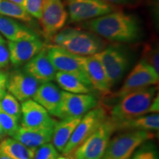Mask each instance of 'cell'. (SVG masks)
<instances>
[{
  "instance_id": "obj_13",
  "label": "cell",
  "mask_w": 159,
  "mask_h": 159,
  "mask_svg": "<svg viewBox=\"0 0 159 159\" xmlns=\"http://www.w3.org/2000/svg\"><path fill=\"white\" fill-rule=\"evenodd\" d=\"M21 127L25 129L39 130L55 127L57 123L47 111L33 99L21 102Z\"/></svg>"
},
{
  "instance_id": "obj_24",
  "label": "cell",
  "mask_w": 159,
  "mask_h": 159,
  "mask_svg": "<svg viewBox=\"0 0 159 159\" xmlns=\"http://www.w3.org/2000/svg\"><path fill=\"white\" fill-rule=\"evenodd\" d=\"M36 149L28 148L13 138H5L0 142V152L12 159H33Z\"/></svg>"
},
{
  "instance_id": "obj_32",
  "label": "cell",
  "mask_w": 159,
  "mask_h": 159,
  "mask_svg": "<svg viewBox=\"0 0 159 159\" xmlns=\"http://www.w3.org/2000/svg\"><path fill=\"white\" fill-rule=\"evenodd\" d=\"M10 63V53L7 43H0V70L7 68Z\"/></svg>"
},
{
  "instance_id": "obj_19",
  "label": "cell",
  "mask_w": 159,
  "mask_h": 159,
  "mask_svg": "<svg viewBox=\"0 0 159 159\" xmlns=\"http://www.w3.org/2000/svg\"><path fill=\"white\" fill-rule=\"evenodd\" d=\"M0 34L9 41L40 38L34 30L25 23L2 15H0Z\"/></svg>"
},
{
  "instance_id": "obj_14",
  "label": "cell",
  "mask_w": 159,
  "mask_h": 159,
  "mask_svg": "<svg viewBox=\"0 0 159 159\" xmlns=\"http://www.w3.org/2000/svg\"><path fill=\"white\" fill-rule=\"evenodd\" d=\"M40 85L35 78L23 69H16L8 73L7 90L19 102L33 98Z\"/></svg>"
},
{
  "instance_id": "obj_26",
  "label": "cell",
  "mask_w": 159,
  "mask_h": 159,
  "mask_svg": "<svg viewBox=\"0 0 159 159\" xmlns=\"http://www.w3.org/2000/svg\"><path fill=\"white\" fill-rule=\"evenodd\" d=\"M0 109L6 114L11 115L20 120L21 115V105L13 95L7 92L0 100Z\"/></svg>"
},
{
  "instance_id": "obj_40",
  "label": "cell",
  "mask_w": 159,
  "mask_h": 159,
  "mask_svg": "<svg viewBox=\"0 0 159 159\" xmlns=\"http://www.w3.org/2000/svg\"><path fill=\"white\" fill-rule=\"evenodd\" d=\"M0 43H6V41L1 34H0Z\"/></svg>"
},
{
  "instance_id": "obj_23",
  "label": "cell",
  "mask_w": 159,
  "mask_h": 159,
  "mask_svg": "<svg viewBox=\"0 0 159 159\" xmlns=\"http://www.w3.org/2000/svg\"><path fill=\"white\" fill-rule=\"evenodd\" d=\"M159 128L158 114H152L139 116L138 118L125 121L115 125L116 130H142L158 131Z\"/></svg>"
},
{
  "instance_id": "obj_38",
  "label": "cell",
  "mask_w": 159,
  "mask_h": 159,
  "mask_svg": "<svg viewBox=\"0 0 159 159\" xmlns=\"http://www.w3.org/2000/svg\"><path fill=\"white\" fill-rule=\"evenodd\" d=\"M56 159H75L71 155L69 156H58Z\"/></svg>"
},
{
  "instance_id": "obj_25",
  "label": "cell",
  "mask_w": 159,
  "mask_h": 159,
  "mask_svg": "<svg viewBox=\"0 0 159 159\" xmlns=\"http://www.w3.org/2000/svg\"><path fill=\"white\" fill-rule=\"evenodd\" d=\"M0 15L30 25H33L35 21L22 6L7 0H0Z\"/></svg>"
},
{
  "instance_id": "obj_36",
  "label": "cell",
  "mask_w": 159,
  "mask_h": 159,
  "mask_svg": "<svg viewBox=\"0 0 159 159\" xmlns=\"http://www.w3.org/2000/svg\"><path fill=\"white\" fill-rule=\"evenodd\" d=\"M7 1L12 2L17 4V5L23 6V3H24V1H25V0H7Z\"/></svg>"
},
{
  "instance_id": "obj_12",
  "label": "cell",
  "mask_w": 159,
  "mask_h": 159,
  "mask_svg": "<svg viewBox=\"0 0 159 159\" xmlns=\"http://www.w3.org/2000/svg\"><path fill=\"white\" fill-rule=\"evenodd\" d=\"M98 104L97 99L91 94H72L62 91L59 118H82Z\"/></svg>"
},
{
  "instance_id": "obj_35",
  "label": "cell",
  "mask_w": 159,
  "mask_h": 159,
  "mask_svg": "<svg viewBox=\"0 0 159 159\" xmlns=\"http://www.w3.org/2000/svg\"><path fill=\"white\" fill-rule=\"evenodd\" d=\"M158 94L157 93V94L154 97L153 99H152V102H151L150 108L148 110V114L149 113H153V114H158L159 111V99H158Z\"/></svg>"
},
{
  "instance_id": "obj_10",
  "label": "cell",
  "mask_w": 159,
  "mask_h": 159,
  "mask_svg": "<svg viewBox=\"0 0 159 159\" xmlns=\"http://www.w3.org/2000/svg\"><path fill=\"white\" fill-rule=\"evenodd\" d=\"M105 69L111 88L119 83L128 67V58L122 49L115 46L105 47L94 55Z\"/></svg>"
},
{
  "instance_id": "obj_8",
  "label": "cell",
  "mask_w": 159,
  "mask_h": 159,
  "mask_svg": "<svg viewBox=\"0 0 159 159\" xmlns=\"http://www.w3.org/2000/svg\"><path fill=\"white\" fill-rule=\"evenodd\" d=\"M159 74L153 68L141 60L129 73L120 89L110 96L112 98H119L138 89L158 84Z\"/></svg>"
},
{
  "instance_id": "obj_3",
  "label": "cell",
  "mask_w": 159,
  "mask_h": 159,
  "mask_svg": "<svg viewBox=\"0 0 159 159\" xmlns=\"http://www.w3.org/2000/svg\"><path fill=\"white\" fill-rule=\"evenodd\" d=\"M53 45L79 56H91L106 47V42L91 31L80 29L61 30L51 39Z\"/></svg>"
},
{
  "instance_id": "obj_11",
  "label": "cell",
  "mask_w": 159,
  "mask_h": 159,
  "mask_svg": "<svg viewBox=\"0 0 159 159\" xmlns=\"http://www.w3.org/2000/svg\"><path fill=\"white\" fill-rule=\"evenodd\" d=\"M47 54L55 70L76 75L91 86L83 70V56L71 54L55 45L47 46Z\"/></svg>"
},
{
  "instance_id": "obj_27",
  "label": "cell",
  "mask_w": 159,
  "mask_h": 159,
  "mask_svg": "<svg viewBox=\"0 0 159 159\" xmlns=\"http://www.w3.org/2000/svg\"><path fill=\"white\" fill-rule=\"evenodd\" d=\"M152 141H147L141 144L130 159H159L158 149Z\"/></svg>"
},
{
  "instance_id": "obj_22",
  "label": "cell",
  "mask_w": 159,
  "mask_h": 159,
  "mask_svg": "<svg viewBox=\"0 0 159 159\" xmlns=\"http://www.w3.org/2000/svg\"><path fill=\"white\" fill-rule=\"evenodd\" d=\"M55 80L62 91L72 94H90L92 87L76 75L57 71Z\"/></svg>"
},
{
  "instance_id": "obj_28",
  "label": "cell",
  "mask_w": 159,
  "mask_h": 159,
  "mask_svg": "<svg viewBox=\"0 0 159 159\" xmlns=\"http://www.w3.org/2000/svg\"><path fill=\"white\" fill-rule=\"evenodd\" d=\"M19 120L0 109V125L6 136H13L19 128Z\"/></svg>"
},
{
  "instance_id": "obj_20",
  "label": "cell",
  "mask_w": 159,
  "mask_h": 159,
  "mask_svg": "<svg viewBox=\"0 0 159 159\" xmlns=\"http://www.w3.org/2000/svg\"><path fill=\"white\" fill-rule=\"evenodd\" d=\"M55 127L39 130H28L19 126L13 138L31 148H38L52 141Z\"/></svg>"
},
{
  "instance_id": "obj_39",
  "label": "cell",
  "mask_w": 159,
  "mask_h": 159,
  "mask_svg": "<svg viewBox=\"0 0 159 159\" xmlns=\"http://www.w3.org/2000/svg\"><path fill=\"white\" fill-rule=\"evenodd\" d=\"M0 159H12L10 157L5 156V154H3L2 152H0Z\"/></svg>"
},
{
  "instance_id": "obj_4",
  "label": "cell",
  "mask_w": 159,
  "mask_h": 159,
  "mask_svg": "<svg viewBox=\"0 0 159 159\" xmlns=\"http://www.w3.org/2000/svg\"><path fill=\"white\" fill-rule=\"evenodd\" d=\"M155 138L149 131H124L111 139L102 159H130L141 144Z\"/></svg>"
},
{
  "instance_id": "obj_37",
  "label": "cell",
  "mask_w": 159,
  "mask_h": 159,
  "mask_svg": "<svg viewBox=\"0 0 159 159\" xmlns=\"http://www.w3.org/2000/svg\"><path fill=\"white\" fill-rule=\"evenodd\" d=\"M6 135L5 133H4V131L2 130V128L1 125H0V142H1L2 140H3L5 138Z\"/></svg>"
},
{
  "instance_id": "obj_6",
  "label": "cell",
  "mask_w": 159,
  "mask_h": 159,
  "mask_svg": "<svg viewBox=\"0 0 159 159\" xmlns=\"http://www.w3.org/2000/svg\"><path fill=\"white\" fill-rule=\"evenodd\" d=\"M115 131L114 123L108 116L94 134L73 151L72 156L75 159H102Z\"/></svg>"
},
{
  "instance_id": "obj_31",
  "label": "cell",
  "mask_w": 159,
  "mask_h": 159,
  "mask_svg": "<svg viewBox=\"0 0 159 159\" xmlns=\"http://www.w3.org/2000/svg\"><path fill=\"white\" fill-rule=\"evenodd\" d=\"M43 0H25L22 7L33 18L40 20L42 13Z\"/></svg>"
},
{
  "instance_id": "obj_34",
  "label": "cell",
  "mask_w": 159,
  "mask_h": 159,
  "mask_svg": "<svg viewBox=\"0 0 159 159\" xmlns=\"http://www.w3.org/2000/svg\"><path fill=\"white\" fill-rule=\"evenodd\" d=\"M105 2L114 6H134L136 5L142 0H102Z\"/></svg>"
},
{
  "instance_id": "obj_16",
  "label": "cell",
  "mask_w": 159,
  "mask_h": 159,
  "mask_svg": "<svg viewBox=\"0 0 159 159\" xmlns=\"http://www.w3.org/2000/svg\"><path fill=\"white\" fill-rule=\"evenodd\" d=\"M83 67L92 88L102 97L111 94V86L100 61L95 55L83 56Z\"/></svg>"
},
{
  "instance_id": "obj_2",
  "label": "cell",
  "mask_w": 159,
  "mask_h": 159,
  "mask_svg": "<svg viewBox=\"0 0 159 159\" xmlns=\"http://www.w3.org/2000/svg\"><path fill=\"white\" fill-rule=\"evenodd\" d=\"M157 91L158 87L152 85L132 91L121 97L108 112L109 118L114 126L148 114Z\"/></svg>"
},
{
  "instance_id": "obj_1",
  "label": "cell",
  "mask_w": 159,
  "mask_h": 159,
  "mask_svg": "<svg viewBox=\"0 0 159 159\" xmlns=\"http://www.w3.org/2000/svg\"><path fill=\"white\" fill-rule=\"evenodd\" d=\"M85 26L102 39L114 42L132 43L142 36V27L138 19L120 11L89 20Z\"/></svg>"
},
{
  "instance_id": "obj_9",
  "label": "cell",
  "mask_w": 159,
  "mask_h": 159,
  "mask_svg": "<svg viewBox=\"0 0 159 159\" xmlns=\"http://www.w3.org/2000/svg\"><path fill=\"white\" fill-rule=\"evenodd\" d=\"M116 11V6L102 0H69L67 10L71 22L89 21Z\"/></svg>"
},
{
  "instance_id": "obj_7",
  "label": "cell",
  "mask_w": 159,
  "mask_h": 159,
  "mask_svg": "<svg viewBox=\"0 0 159 159\" xmlns=\"http://www.w3.org/2000/svg\"><path fill=\"white\" fill-rule=\"evenodd\" d=\"M68 19V11L62 0H43L39 22L46 39H51L63 30Z\"/></svg>"
},
{
  "instance_id": "obj_33",
  "label": "cell",
  "mask_w": 159,
  "mask_h": 159,
  "mask_svg": "<svg viewBox=\"0 0 159 159\" xmlns=\"http://www.w3.org/2000/svg\"><path fill=\"white\" fill-rule=\"evenodd\" d=\"M7 80H8V73L4 70H0V100L7 92Z\"/></svg>"
},
{
  "instance_id": "obj_18",
  "label": "cell",
  "mask_w": 159,
  "mask_h": 159,
  "mask_svg": "<svg viewBox=\"0 0 159 159\" xmlns=\"http://www.w3.org/2000/svg\"><path fill=\"white\" fill-rule=\"evenodd\" d=\"M62 90L52 82L41 83L33 99L44 108L52 116L60 117Z\"/></svg>"
},
{
  "instance_id": "obj_29",
  "label": "cell",
  "mask_w": 159,
  "mask_h": 159,
  "mask_svg": "<svg viewBox=\"0 0 159 159\" xmlns=\"http://www.w3.org/2000/svg\"><path fill=\"white\" fill-rule=\"evenodd\" d=\"M159 52L158 47L157 46H152V44H148L144 47L143 51V55L142 61H144L153 68L155 71L159 74V65H158Z\"/></svg>"
},
{
  "instance_id": "obj_21",
  "label": "cell",
  "mask_w": 159,
  "mask_h": 159,
  "mask_svg": "<svg viewBox=\"0 0 159 159\" xmlns=\"http://www.w3.org/2000/svg\"><path fill=\"white\" fill-rule=\"evenodd\" d=\"M81 118L63 119L55 125L52 142L58 152H63Z\"/></svg>"
},
{
  "instance_id": "obj_30",
  "label": "cell",
  "mask_w": 159,
  "mask_h": 159,
  "mask_svg": "<svg viewBox=\"0 0 159 159\" xmlns=\"http://www.w3.org/2000/svg\"><path fill=\"white\" fill-rule=\"evenodd\" d=\"M58 156V151L49 142L36 149L33 159H56Z\"/></svg>"
},
{
  "instance_id": "obj_5",
  "label": "cell",
  "mask_w": 159,
  "mask_h": 159,
  "mask_svg": "<svg viewBox=\"0 0 159 159\" xmlns=\"http://www.w3.org/2000/svg\"><path fill=\"white\" fill-rule=\"evenodd\" d=\"M108 108L102 102H99L95 108L85 114L75 129L69 142L63 150V156H69L91 135L98 129L108 118Z\"/></svg>"
},
{
  "instance_id": "obj_17",
  "label": "cell",
  "mask_w": 159,
  "mask_h": 159,
  "mask_svg": "<svg viewBox=\"0 0 159 159\" xmlns=\"http://www.w3.org/2000/svg\"><path fill=\"white\" fill-rule=\"evenodd\" d=\"M23 70L35 78L39 83L55 80L57 71L47 54V47L26 63Z\"/></svg>"
},
{
  "instance_id": "obj_15",
  "label": "cell",
  "mask_w": 159,
  "mask_h": 159,
  "mask_svg": "<svg viewBox=\"0 0 159 159\" xmlns=\"http://www.w3.org/2000/svg\"><path fill=\"white\" fill-rule=\"evenodd\" d=\"M7 47L10 53V62L15 67L25 64L45 47L40 38L8 41Z\"/></svg>"
}]
</instances>
